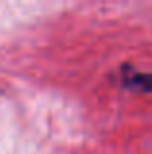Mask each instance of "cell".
<instances>
[{
  "mask_svg": "<svg viewBox=\"0 0 152 154\" xmlns=\"http://www.w3.org/2000/svg\"><path fill=\"white\" fill-rule=\"evenodd\" d=\"M123 74V84L131 90H141V92H152V74H142V72L125 68Z\"/></svg>",
  "mask_w": 152,
  "mask_h": 154,
  "instance_id": "1",
  "label": "cell"
}]
</instances>
